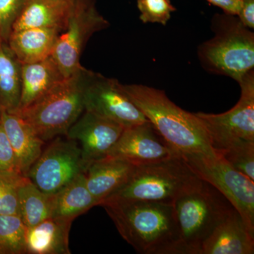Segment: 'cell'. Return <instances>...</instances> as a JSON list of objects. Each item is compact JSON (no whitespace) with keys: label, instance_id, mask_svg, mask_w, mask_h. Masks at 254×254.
I'll return each mask as SVG.
<instances>
[{"label":"cell","instance_id":"cell-32","mask_svg":"<svg viewBox=\"0 0 254 254\" xmlns=\"http://www.w3.org/2000/svg\"><path fill=\"white\" fill-rule=\"evenodd\" d=\"M4 43V40H3L2 35H1V28H0V43Z\"/></svg>","mask_w":254,"mask_h":254},{"label":"cell","instance_id":"cell-27","mask_svg":"<svg viewBox=\"0 0 254 254\" xmlns=\"http://www.w3.org/2000/svg\"><path fill=\"white\" fill-rule=\"evenodd\" d=\"M140 20L144 23H160L166 26L177 9L170 0H137Z\"/></svg>","mask_w":254,"mask_h":254},{"label":"cell","instance_id":"cell-1","mask_svg":"<svg viewBox=\"0 0 254 254\" xmlns=\"http://www.w3.org/2000/svg\"><path fill=\"white\" fill-rule=\"evenodd\" d=\"M103 207L119 233L137 253L180 254L173 205L108 198Z\"/></svg>","mask_w":254,"mask_h":254},{"label":"cell","instance_id":"cell-25","mask_svg":"<svg viewBox=\"0 0 254 254\" xmlns=\"http://www.w3.org/2000/svg\"><path fill=\"white\" fill-rule=\"evenodd\" d=\"M235 170L254 182V141H244L216 151Z\"/></svg>","mask_w":254,"mask_h":254},{"label":"cell","instance_id":"cell-26","mask_svg":"<svg viewBox=\"0 0 254 254\" xmlns=\"http://www.w3.org/2000/svg\"><path fill=\"white\" fill-rule=\"evenodd\" d=\"M23 177L18 172H0V215H19L18 187Z\"/></svg>","mask_w":254,"mask_h":254},{"label":"cell","instance_id":"cell-21","mask_svg":"<svg viewBox=\"0 0 254 254\" xmlns=\"http://www.w3.org/2000/svg\"><path fill=\"white\" fill-rule=\"evenodd\" d=\"M54 194V207L51 217L74 220L93 207L99 205L87 187L84 173H80Z\"/></svg>","mask_w":254,"mask_h":254},{"label":"cell","instance_id":"cell-23","mask_svg":"<svg viewBox=\"0 0 254 254\" xmlns=\"http://www.w3.org/2000/svg\"><path fill=\"white\" fill-rule=\"evenodd\" d=\"M21 64L9 47L0 43V112L14 113L21 96Z\"/></svg>","mask_w":254,"mask_h":254},{"label":"cell","instance_id":"cell-20","mask_svg":"<svg viewBox=\"0 0 254 254\" xmlns=\"http://www.w3.org/2000/svg\"><path fill=\"white\" fill-rule=\"evenodd\" d=\"M21 96L15 112L29 106L64 78L52 56L38 63L21 65Z\"/></svg>","mask_w":254,"mask_h":254},{"label":"cell","instance_id":"cell-3","mask_svg":"<svg viewBox=\"0 0 254 254\" xmlns=\"http://www.w3.org/2000/svg\"><path fill=\"white\" fill-rule=\"evenodd\" d=\"M213 38L203 42L197 55L200 65L213 74L238 83L254 69V33L237 15L215 14L211 19Z\"/></svg>","mask_w":254,"mask_h":254},{"label":"cell","instance_id":"cell-4","mask_svg":"<svg viewBox=\"0 0 254 254\" xmlns=\"http://www.w3.org/2000/svg\"><path fill=\"white\" fill-rule=\"evenodd\" d=\"M92 71L83 68L64 78L39 99L15 112L45 142L66 135L84 111L83 93Z\"/></svg>","mask_w":254,"mask_h":254},{"label":"cell","instance_id":"cell-5","mask_svg":"<svg viewBox=\"0 0 254 254\" xmlns=\"http://www.w3.org/2000/svg\"><path fill=\"white\" fill-rule=\"evenodd\" d=\"M173 205L180 254H199L200 247L215 227L236 210L220 190L203 180Z\"/></svg>","mask_w":254,"mask_h":254},{"label":"cell","instance_id":"cell-28","mask_svg":"<svg viewBox=\"0 0 254 254\" xmlns=\"http://www.w3.org/2000/svg\"><path fill=\"white\" fill-rule=\"evenodd\" d=\"M24 2L25 0H0V28L4 41L8 40Z\"/></svg>","mask_w":254,"mask_h":254},{"label":"cell","instance_id":"cell-8","mask_svg":"<svg viewBox=\"0 0 254 254\" xmlns=\"http://www.w3.org/2000/svg\"><path fill=\"white\" fill-rule=\"evenodd\" d=\"M96 0H73L67 25L58 37L52 58L64 78L83 69L80 58L87 41L96 32L105 29L110 23L95 7Z\"/></svg>","mask_w":254,"mask_h":254},{"label":"cell","instance_id":"cell-17","mask_svg":"<svg viewBox=\"0 0 254 254\" xmlns=\"http://www.w3.org/2000/svg\"><path fill=\"white\" fill-rule=\"evenodd\" d=\"M72 2L73 0H25L11 31L52 28L64 31L67 25Z\"/></svg>","mask_w":254,"mask_h":254},{"label":"cell","instance_id":"cell-14","mask_svg":"<svg viewBox=\"0 0 254 254\" xmlns=\"http://www.w3.org/2000/svg\"><path fill=\"white\" fill-rule=\"evenodd\" d=\"M254 234L237 210L215 227L200 247L199 254H253Z\"/></svg>","mask_w":254,"mask_h":254},{"label":"cell","instance_id":"cell-7","mask_svg":"<svg viewBox=\"0 0 254 254\" xmlns=\"http://www.w3.org/2000/svg\"><path fill=\"white\" fill-rule=\"evenodd\" d=\"M181 155L197 176L226 197L254 234V182L235 170L218 153L215 157L200 153Z\"/></svg>","mask_w":254,"mask_h":254},{"label":"cell","instance_id":"cell-10","mask_svg":"<svg viewBox=\"0 0 254 254\" xmlns=\"http://www.w3.org/2000/svg\"><path fill=\"white\" fill-rule=\"evenodd\" d=\"M81 173L84 166L77 142L58 136L43 150L26 177L45 193H55Z\"/></svg>","mask_w":254,"mask_h":254},{"label":"cell","instance_id":"cell-33","mask_svg":"<svg viewBox=\"0 0 254 254\" xmlns=\"http://www.w3.org/2000/svg\"><path fill=\"white\" fill-rule=\"evenodd\" d=\"M68 1H72V0H68Z\"/></svg>","mask_w":254,"mask_h":254},{"label":"cell","instance_id":"cell-13","mask_svg":"<svg viewBox=\"0 0 254 254\" xmlns=\"http://www.w3.org/2000/svg\"><path fill=\"white\" fill-rule=\"evenodd\" d=\"M124 129L120 124L85 111L65 136L79 145L85 172L92 163L108 155Z\"/></svg>","mask_w":254,"mask_h":254},{"label":"cell","instance_id":"cell-18","mask_svg":"<svg viewBox=\"0 0 254 254\" xmlns=\"http://www.w3.org/2000/svg\"><path fill=\"white\" fill-rule=\"evenodd\" d=\"M73 219L50 217L27 228V254H71L69 232Z\"/></svg>","mask_w":254,"mask_h":254},{"label":"cell","instance_id":"cell-6","mask_svg":"<svg viewBox=\"0 0 254 254\" xmlns=\"http://www.w3.org/2000/svg\"><path fill=\"white\" fill-rule=\"evenodd\" d=\"M202 181L180 152L158 163L137 166L129 181L108 198L173 205L182 195L199 187Z\"/></svg>","mask_w":254,"mask_h":254},{"label":"cell","instance_id":"cell-15","mask_svg":"<svg viewBox=\"0 0 254 254\" xmlns=\"http://www.w3.org/2000/svg\"><path fill=\"white\" fill-rule=\"evenodd\" d=\"M136 167L123 159L106 156L86 168L84 174L87 187L99 205L129 181Z\"/></svg>","mask_w":254,"mask_h":254},{"label":"cell","instance_id":"cell-12","mask_svg":"<svg viewBox=\"0 0 254 254\" xmlns=\"http://www.w3.org/2000/svg\"><path fill=\"white\" fill-rule=\"evenodd\" d=\"M179 153L148 121L125 128L107 156L123 159L140 166L158 163Z\"/></svg>","mask_w":254,"mask_h":254},{"label":"cell","instance_id":"cell-16","mask_svg":"<svg viewBox=\"0 0 254 254\" xmlns=\"http://www.w3.org/2000/svg\"><path fill=\"white\" fill-rule=\"evenodd\" d=\"M0 122L14 150L18 171L26 176L41 155L45 141L16 114L0 112Z\"/></svg>","mask_w":254,"mask_h":254},{"label":"cell","instance_id":"cell-31","mask_svg":"<svg viewBox=\"0 0 254 254\" xmlns=\"http://www.w3.org/2000/svg\"><path fill=\"white\" fill-rule=\"evenodd\" d=\"M210 4L220 8L225 14L237 15L242 0H206Z\"/></svg>","mask_w":254,"mask_h":254},{"label":"cell","instance_id":"cell-11","mask_svg":"<svg viewBox=\"0 0 254 254\" xmlns=\"http://www.w3.org/2000/svg\"><path fill=\"white\" fill-rule=\"evenodd\" d=\"M83 103L84 111L108 119L125 128L148 122L130 99L122 83L93 71L85 87Z\"/></svg>","mask_w":254,"mask_h":254},{"label":"cell","instance_id":"cell-24","mask_svg":"<svg viewBox=\"0 0 254 254\" xmlns=\"http://www.w3.org/2000/svg\"><path fill=\"white\" fill-rule=\"evenodd\" d=\"M26 231L20 215H0V254H26Z\"/></svg>","mask_w":254,"mask_h":254},{"label":"cell","instance_id":"cell-29","mask_svg":"<svg viewBox=\"0 0 254 254\" xmlns=\"http://www.w3.org/2000/svg\"><path fill=\"white\" fill-rule=\"evenodd\" d=\"M12 171L19 173L14 150L0 122V172Z\"/></svg>","mask_w":254,"mask_h":254},{"label":"cell","instance_id":"cell-22","mask_svg":"<svg viewBox=\"0 0 254 254\" xmlns=\"http://www.w3.org/2000/svg\"><path fill=\"white\" fill-rule=\"evenodd\" d=\"M54 200V193H45L28 177H22L18 187V208L20 217L27 228L52 216Z\"/></svg>","mask_w":254,"mask_h":254},{"label":"cell","instance_id":"cell-2","mask_svg":"<svg viewBox=\"0 0 254 254\" xmlns=\"http://www.w3.org/2000/svg\"><path fill=\"white\" fill-rule=\"evenodd\" d=\"M123 89L160 136L181 153L216 156L204 127L195 113L177 106L165 92L142 84H123Z\"/></svg>","mask_w":254,"mask_h":254},{"label":"cell","instance_id":"cell-9","mask_svg":"<svg viewBox=\"0 0 254 254\" xmlns=\"http://www.w3.org/2000/svg\"><path fill=\"white\" fill-rule=\"evenodd\" d=\"M241 96L232 109L222 114L196 113L215 152L244 141H254V69L238 82Z\"/></svg>","mask_w":254,"mask_h":254},{"label":"cell","instance_id":"cell-19","mask_svg":"<svg viewBox=\"0 0 254 254\" xmlns=\"http://www.w3.org/2000/svg\"><path fill=\"white\" fill-rule=\"evenodd\" d=\"M60 33L59 30L52 28L11 31L8 47L21 65L38 63L51 56Z\"/></svg>","mask_w":254,"mask_h":254},{"label":"cell","instance_id":"cell-30","mask_svg":"<svg viewBox=\"0 0 254 254\" xmlns=\"http://www.w3.org/2000/svg\"><path fill=\"white\" fill-rule=\"evenodd\" d=\"M237 16L245 26L254 30V0H242Z\"/></svg>","mask_w":254,"mask_h":254}]
</instances>
